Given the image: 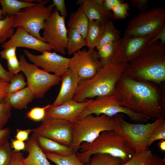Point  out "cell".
I'll return each mask as SVG.
<instances>
[{
  "mask_svg": "<svg viewBox=\"0 0 165 165\" xmlns=\"http://www.w3.org/2000/svg\"><path fill=\"white\" fill-rule=\"evenodd\" d=\"M162 92L151 82L135 80L123 73L116 84L115 95L121 106L154 121L165 118Z\"/></svg>",
  "mask_w": 165,
  "mask_h": 165,
  "instance_id": "1",
  "label": "cell"
},
{
  "mask_svg": "<svg viewBox=\"0 0 165 165\" xmlns=\"http://www.w3.org/2000/svg\"><path fill=\"white\" fill-rule=\"evenodd\" d=\"M123 74L133 79L159 84L165 81V44L157 41L147 44L128 63Z\"/></svg>",
  "mask_w": 165,
  "mask_h": 165,
  "instance_id": "2",
  "label": "cell"
},
{
  "mask_svg": "<svg viewBox=\"0 0 165 165\" xmlns=\"http://www.w3.org/2000/svg\"><path fill=\"white\" fill-rule=\"evenodd\" d=\"M128 63L118 64L112 61L103 66L92 78L80 81L72 100L82 102L87 98L115 94L116 84Z\"/></svg>",
  "mask_w": 165,
  "mask_h": 165,
  "instance_id": "3",
  "label": "cell"
},
{
  "mask_svg": "<svg viewBox=\"0 0 165 165\" xmlns=\"http://www.w3.org/2000/svg\"><path fill=\"white\" fill-rule=\"evenodd\" d=\"M79 151L77 156L84 164L90 162L93 155L103 153L120 158L123 164L130 160L135 152L115 130L103 131L91 142H82Z\"/></svg>",
  "mask_w": 165,
  "mask_h": 165,
  "instance_id": "4",
  "label": "cell"
},
{
  "mask_svg": "<svg viewBox=\"0 0 165 165\" xmlns=\"http://www.w3.org/2000/svg\"><path fill=\"white\" fill-rule=\"evenodd\" d=\"M115 130L113 116L88 115L73 123L72 140L70 147L77 153L82 142H91L102 132Z\"/></svg>",
  "mask_w": 165,
  "mask_h": 165,
  "instance_id": "5",
  "label": "cell"
},
{
  "mask_svg": "<svg viewBox=\"0 0 165 165\" xmlns=\"http://www.w3.org/2000/svg\"><path fill=\"white\" fill-rule=\"evenodd\" d=\"M123 114L113 116L115 130L125 140L127 145L135 152L148 148V139L154 129L165 119H158L152 123H131L126 121Z\"/></svg>",
  "mask_w": 165,
  "mask_h": 165,
  "instance_id": "6",
  "label": "cell"
},
{
  "mask_svg": "<svg viewBox=\"0 0 165 165\" xmlns=\"http://www.w3.org/2000/svg\"><path fill=\"white\" fill-rule=\"evenodd\" d=\"M50 1L40 0L32 6L17 12L13 23L14 28H23L29 33L40 41L45 42L40 34L45 20L51 14L54 6L53 4L46 5Z\"/></svg>",
  "mask_w": 165,
  "mask_h": 165,
  "instance_id": "7",
  "label": "cell"
},
{
  "mask_svg": "<svg viewBox=\"0 0 165 165\" xmlns=\"http://www.w3.org/2000/svg\"><path fill=\"white\" fill-rule=\"evenodd\" d=\"M165 10L155 7L138 13L129 22L124 36L142 37L153 34L165 25Z\"/></svg>",
  "mask_w": 165,
  "mask_h": 165,
  "instance_id": "8",
  "label": "cell"
},
{
  "mask_svg": "<svg viewBox=\"0 0 165 165\" xmlns=\"http://www.w3.org/2000/svg\"><path fill=\"white\" fill-rule=\"evenodd\" d=\"M21 71L27 79V84L34 98H42L51 87L59 84L61 77L40 69L36 65L28 62L25 56H20Z\"/></svg>",
  "mask_w": 165,
  "mask_h": 165,
  "instance_id": "9",
  "label": "cell"
},
{
  "mask_svg": "<svg viewBox=\"0 0 165 165\" xmlns=\"http://www.w3.org/2000/svg\"><path fill=\"white\" fill-rule=\"evenodd\" d=\"M121 113L126 115L131 121L138 123H144L149 120L145 116L121 106L114 94L104 97H97L95 100L92 99L90 103L79 115L77 120L90 115L94 114L98 116L104 114L113 116Z\"/></svg>",
  "mask_w": 165,
  "mask_h": 165,
  "instance_id": "10",
  "label": "cell"
},
{
  "mask_svg": "<svg viewBox=\"0 0 165 165\" xmlns=\"http://www.w3.org/2000/svg\"><path fill=\"white\" fill-rule=\"evenodd\" d=\"M65 19L55 8L45 21L42 29V37L45 42L52 46L55 51L63 55L66 54L68 39Z\"/></svg>",
  "mask_w": 165,
  "mask_h": 165,
  "instance_id": "11",
  "label": "cell"
},
{
  "mask_svg": "<svg viewBox=\"0 0 165 165\" xmlns=\"http://www.w3.org/2000/svg\"><path fill=\"white\" fill-rule=\"evenodd\" d=\"M73 123L60 119L45 117L38 127L31 129L33 134L70 147L72 142Z\"/></svg>",
  "mask_w": 165,
  "mask_h": 165,
  "instance_id": "12",
  "label": "cell"
},
{
  "mask_svg": "<svg viewBox=\"0 0 165 165\" xmlns=\"http://www.w3.org/2000/svg\"><path fill=\"white\" fill-rule=\"evenodd\" d=\"M103 67L95 50H80L70 58L69 69L75 72L80 81L92 78Z\"/></svg>",
  "mask_w": 165,
  "mask_h": 165,
  "instance_id": "13",
  "label": "cell"
},
{
  "mask_svg": "<svg viewBox=\"0 0 165 165\" xmlns=\"http://www.w3.org/2000/svg\"><path fill=\"white\" fill-rule=\"evenodd\" d=\"M159 31L144 36H124L119 38L116 41L115 53L112 61L118 64L128 63L140 54Z\"/></svg>",
  "mask_w": 165,
  "mask_h": 165,
  "instance_id": "14",
  "label": "cell"
},
{
  "mask_svg": "<svg viewBox=\"0 0 165 165\" xmlns=\"http://www.w3.org/2000/svg\"><path fill=\"white\" fill-rule=\"evenodd\" d=\"M23 52L29 61L49 73L52 72L61 77L69 70L70 58L60 55L55 52L44 51L41 54L35 55L26 49Z\"/></svg>",
  "mask_w": 165,
  "mask_h": 165,
  "instance_id": "15",
  "label": "cell"
},
{
  "mask_svg": "<svg viewBox=\"0 0 165 165\" xmlns=\"http://www.w3.org/2000/svg\"><path fill=\"white\" fill-rule=\"evenodd\" d=\"M11 46L32 49L42 53L44 51L52 52L53 49L52 46L32 35L21 27L16 28L10 38L1 45L3 48Z\"/></svg>",
  "mask_w": 165,
  "mask_h": 165,
  "instance_id": "16",
  "label": "cell"
},
{
  "mask_svg": "<svg viewBox=\"0 0 165 165\" xmlns=\"http://www.w3.org/2000/svg\"><path fill=\"white\" fill-rule=\"evenodd\" d=\"M92 100L78 102L72 100L58 106H51L46 109L45 117L63 119L73 123Z\"/></svg>",
  "mask_w": 165,
  "mask_h": 165,
  "instance_id": "17",
  "label": "cell"
},
{
  "mask_svg": "<svg viewBox=\"0 0 165 165\" xmlns=\"http://www.w3.org/2000/svg\"><path fill=\"white\" fill-rule=\"evenodd\" d=\"M79 81L75 72L69 69L61 77V86L59 92L51 106H58L72 100Z\"/></svg>",
  "mask_w": 165,
  "mask_h": 165,
  "instance_id": "18",
  "label": "cell"
},
{
  "mask_svg": "<svg viewBox=\"0 0 165 165\" xmlns=\"http://www.w3.org/2000/svg\"><path fill=\"white\" fill-rule=\"evenodd\" d=\"M25 151L28 154L22 160L24 165H51L32 135L26 143Z\"/></svg>",
  "mask_w": 165,
  "mask_h": 165,
  "instance_id": "19",
  "label": "cell"
},
{
  "mask_svg": "<svg viewBox=\"0 0 165 165\" xmlns=\"http://www.w3.org/2000/svg\"><path fill=\"white\" fill-rule=\"evenodd\" d=\"M80 6L89 20H95L106 23L113 19L111 11L105 10L95 0H84Z\"/></svg>",
  "mask_w": 165,
  "mask_h": 165,
  "instance_id": "20",
  "label": "cell"
},
{
  "mask_svg": "<svg viewBox=\"0 0 165 165\" xmlns=\"http://www.w3.org/2000/svg\"><path fill=\"white\" fill-rule=\"evenodd\" d=\"M32 135L44 152H50L59 156H66L71 154L74 152L70 147L39 135L33 133Z\"/></svg>",
  "mask_w": 165,
  "mask_h": 165,
  "instance_id": "21",
  "label": "cell"
},
{
  "mask_svg": "<svg viewBox=\"0 0 165 165\" xmlns=\"http://www.w3.org/2000/svg\"><path fill=\"white\" fill-rule=\"evenodd\" d=\"M34 98L32 92L28 86L14 93L7 94L5 97L12 108L19 110L27 109L28 104Z\"/></svg>",
  "mask_w": 165,
  "mask_h": 165,
  "instance_id": "22",
  "label": "cell"
},
{
  "mask_svg": "<svg viewBox=\"0 0 165 165\" xmlns=\"http://www.w3.org/2000/svg\"><path fill=\"white\" fill-rule=\"evenodd\" d=\"M89 20L81 6L70 15L68 22V28L78 31L85 39L88 29Z\"/></svg>",
  "mask_w": 165,
  "mask_h": 165,
  "instance_id": "23",
  "label": "cell"
},
{
  "mask_svg": "<svg viewBox=\"0 0 165 165\" xmlns=\"http://www.w3.org/2000/svg\"><path fill=\"white\" fill-rule=\"evenodd\" d=\"M105 22L95 20H89L85 40L89 50H94L103 32Z\"/></svg>",
  "mask_w": 165,
  "mask_h": 165,
  "instance_id": "24",
  "label": "cell"
},
{
  "mask_svg": "<svg viewBox=\"0 0 165 165\" xmlns=\"http://www.w3.org/2000/svg\"><path fill=\"white\" fill-rule=\"evenodd\" d=\"M67 29L66 50L68 54L70 55L80 50L83 47L86 46V43L85 39L78 31L69 28Z\"/></svg>",
  "mask_w": 165,
  "mask_h": 165,
  "instance_id": "25",
  "label": "cell"
},
{
  "mask_svg": "<svg viewBox=\"0 0 165 165\" xmlns=\"http://www.w3.org/2000/svg\"><path fill=\"white\" fill-rule=\"evenodd\" d=\"M35 3L26 2L24 0H0L3 18L8 16L15 15L21 9L33 6Z\"/></svg>",
  "mask_w": 165,
  "mask_h": 165,
  "instance_id": "26",
  "label": "cell"
},
{
  "mask_svg": "<svg viewBox=\"0 0 165 165\" xmlns=\"http://www.w3.org/2000/svg\"><path fill=\"white\" fill-rule=\"evenodd\" d=\"M120 33L114 26L112 20L106 22L96 50L105 44L118 40L120 38Z\"/></svg>",
  "mask_w": 165,
  "mask_h": 165,
  "instance_id": "27",
  "label": "cell"
},
{
  "mask_svg": "<svg viewBox=\"0 0 165 165\" xmlns=\"http://www.w3.org/2000/svg\"><path fill=\"white\" fill-rule=\"evenodd\" d=\"M47 158L57 165H90L89 163L84 164L78 158L75 152L66 156L57 155L53 153L44 152Z\"/></svg>",
  "mask_w": 165,
  "mask_h": 165,
  "instance_id": "28",
  "label": "cell"
},
{
  "mask_svg": "<svg viewBox=\"0 0 165 165\" xmlns=\"http://www.w3.org/2000/svg\"><path fill=\"white\" fill-rule=\"evenodd\" d=\"M15 15L7 16L0 20V44L10 39L14 34L15 31L13 23Z\"/></svg>",
  "mask_w": 165,
  "mask_h": 165,
  "instance_id": "29",
  "label": "cell"
},
{
  "mask_svg": "<svg viewBox=\"0 0 165 165\" xmlns=\"http://www.w3.org/2000/svg\"><path fill=\"white\" fill-rule=\"evenodd\" d=\"M116 47V41L105 44L96 50L98 58L103 66L113 60Z\"/></svg>",
  "mask_w": 165,
  "mask_h": 165,
  "instance_id": "30",
  "label": "cell"
},
{
  "mask_svg": "<svg viewBox=\"0 0 165 165\" xmlns=\"http://www.w3.org/2000/svg\"><path fill=\"white\" fill-rule=\"evenodd\" d=\"M90 165H120L121 160L109 154L97 153L92 156L90 161Z\"/></svg>",
  "mask_w": 165,
  "mask_h": 165,
  "instance_id": "31",
  "label": "cell"
},
{
  "mask_svg": "<svg viewBox=\"0 0 165 165\" xmlns=\"http://www.w3.org/2000/svg\"><path fill=\"white\" fill-rule=\"evenodd\" d=\"M152 154V151L147 148L141 152H135L130 160L120 165H148Z\"/></svg>",
  "mask_w": 165,
  "mask_h": 165,
  "instance_id": "32",
  "label": "cell"
},
{
  "mask_svg": "<svg viewBox=\"0 0 165 165\" xmlns=\"http://www.w3.org/2000/svg\"><path fill=\"white\" fill-rule=\"evenodd\" d=\"M27 84L22 73L14 74L9 83L7 94L14 93L24 88Z\"/></svg>",
  "mask_w": 165,
  "mask_h": 165,
  "instance_id": "33",
  "label": "cell"
},
{
  "mask_svg": "<svg viewBox=\"0 0 165 165\" xmlns=\"http://www.w3.org/2000/svg\"><path fill=\"white\" fill-rule=\"evenodd\" d=\"M12 108L5 97L0 101V130L4 129L10 118Z\"/></svg>",
  "mask_w": 165,
  "mask_h": 165,
  "instance_id": "34",
  "label": "cell"
},
{
  "mask_svg": "<svg viewBox=\"0 0 165 165\" xmlns=\"http://www.w3.org/2000/svg\"><path fill=\"white\" fill-rule=\"evenodd\" d=\"M130 9V5L127 2H123L118 4L111 9L112 12L113 19H126L129 14L128 11Z\"/></svg>",
  "mask_w": 165,
  "mask_h": 165,
  "instance_id": "35",
  "label": "cell"
},
{
  "mask_svg": "<svg viewBox=\"0 0 165 165\" xmlns=\"http://www.w3.org/2000/svg\"><path fill=\"white\" fill-rule=\"evenodd\" d=\"M13 152L9 141L0 145V165H9Z\"/></svg>",
  "mask_w": 165,
  "mask_h": 165,
  "instance_id": "36",
  "label": "cell"
},
{
  "mask_svg": "<svg viewBox=\"0 0 165 165\" xmlns=\"http://www.w3.org/2000/svg\"><path fill=\"white\" fill-rule=\"evenodd\" d=\"M160 140H165V119L152 132L148 139V147L150 146L156 141Z\"/></svg>",
  "mask_w": 165,
  "mask_h": 165,
  "instance_id": "37",
  "label": "cell"
},
{
  "mask_svg": "<svg viewBox=\"0 0 165 165\" xmlns=\"http://www.w3.org/2000/svg\"><path fill=\"white\" fill-rule=\"evenodd\" d=\"M51 106L48 104L42 107H36L31 109L27 113V117L30 119L35 121L42 120L45 116L46 110Z\"/></svg>",
  "mask_w": 165,
  "mask_h": 165,
  "instance_id": "38",
  "label": "cell"
},
{
  "mask_svg": "<svg viewBox=\"0 0 165 165\" xmlns=\"http://www.w3.org/2000/svg\"><path fill=\"white\" fill-rule=\"evenodd\" d=\"M7 67L9 72L16 74L21 71V66L19 61H18L16 55L11 57L7 60Z\"/></svg>",
  "mask_w": 165,
  "mask_h": 165,
  "instance_id": "39",
  "label": "cell"
},
{
  "mask_svg": "<svg viewBox=\"0 0 165 165\" xmlns=\"http://www.w3.org/2000/svg\"><path fill=\"white\" fill-rule=\"evenodd\" d=\"M17 47L11 46L3 48L0 53L1 57L7 60L9 58L16 55V51Z\"/></svg>",
  "mask_w": 165,
  "mask_h": 165,
  "instance_id": "40",
  "label": "cell"
},
{
  "mask_svg": "<svg viewBox=\"0 0 165 165\" xmlns=\"http://www.w3.org/2000/svg\"><path fill=\"white\" fill-rule=\"evenodd\" d=\"M53 4L65 18L67 16V10L64 0H53Z\"/></svg>",
  "mask_w": 165,
  "mask_h": 165,
  "instance_id": "41",
  "label": "cell"
},
{
  "mask_svg": "<svg viewBox=\"0 0 165 165\" xmlns=\"http://www.w3.org/2000/svg\"><path fill=\"white\" fill-rule=\"evenodd\" d=\"M24 158L22 152L13 151L9 165H24L22 162Z\"/></svg>",
  "mask_w": 165,
  "mask_h": 165,
  "instance_id": "42",
  "label": "cell"
},
{
  "mask_svg": "<svg viewBox=\"0 0 165 165\" xmlns=\"http://www.w3.org/2000/svg\"><path fill=\"white\" fill-rule=\"evenodd\" d=\"M10 143L11 148L14 149L13 152H20L21 150L25 151L26 143L24 141L19 140L16 138L12 139Z\"/></svg>",
  "mask_w": 165,
  "mask_h": 165,
  "instance_id": "43",
  "label": "cell"
},
{
  "mask_svg": "<svg viewBox=\"0 0 165 165\" xmlns=\"http://www.w3.org/2000/svg\"><path fill=\"white\" fill-rule=\"evenodd\" d=\"M132 6L139 9L142 12L146 11L148 5L147 0H130Z\"/></svg>",
  "mask_w": 165,
  "mask_h": 165,
  "instance_id": "44",
  "label": "cell"
},
{
  "mask_svg": "<svg viewBox=\"0 0 165 165\" xmlns=\"http://www.w3.org/2000/svg\"><path fill=\"white\" fill-rule=\"evenodd\" d=\"M157 41H160L165 44V25L159 31L156 35L149 41L147 44L150 45Z\"/></svg>",
  "mask_w": 165,
  "mask_h": 165,
  "instance_id": "45",
  "label": "cell"
},
{
  "mask_svg": "<svg viewBox=\"0 0 165 165\" xmlns=\"http://www.w3.org/2000/svg\"><path fill=\"white\" fill-rule=\"evenodd\" d=\"M16 131L17 133L15 136V138L24 141H27L29 138V135L31 132V129H29L22 130L17 129Z\"/></svg>",
  "mask_w": 165,
  "mask_h": 165,
  "instance_id": "46",
  "label": "cell"
},
{
  "mask_svg": "<svg viewBox=\"0 0 165 165\" xmlns=\"http://www.w3.org/2000/svg\"><path fill=\"white\" fill-rule=\"evenodd\" d=\"M9 83L0 77V101L5 98L7 94V89Z\"/></svg>",
  "mask_w": 165,
  "mask_h": 165,
  "instance_id": "47",
  "label": "cell"
},
{
  "mask_svg": "<svg viewBox=\"0 0 165 165\" xmlns=\"http://www.w3.org/2000/svg\"><path fill=\"white\" fill-rule=\"evenodd\" d=\"M123 2V0H104L102 7L105 10L111 11L113 7Z\"/></svg>",
  "mask_w": 165,
  "mask_h": 165,
  "instance_id": "48",
  "label": "cell"
},
{
  "mask_svg": "<svg viewBox=\"0 0 165 165\" xmlns=\"http://www.w3.org/2000/svg\"><path fill=\"white\" fill-rule=\"evenodd\" d=\"M148 165H165V158H162L153 154Z\"/></svg>",
  "mask_w": 165,
  "mask_h": 165,
  "instance_id": "49",
  "label": "cell"
},
{
  "mask_svg": "<svg viewBox=\"0 0 165 165\" xmlns=\"http://www.w3.org/2000/svg\"><path fill=\"white\" fill-rule=\"evenodd\" d=\"M10 133V130L8 127L0 130V145L8 141Z\"/></svg>",
  "mask_w": 165,
  "mask_h": 165,
  "instance_id": "50",
  "label": "cell"
},
{
  "mask_svg": "<svg viewBox=\"0 0 165 165\" xmlns=\"http://www.w3.org/2000/svg\"><path fill=\"white\" fill-rule=\"evenodd\" d=\"M14 74L6 71L0 62V77L9 82Z\"/></svg>",
  "mask_w": 165,
  "mask_h": 165,
  "instance_id": "51",
  "label": "cell"
},
{
  "mask_svg": "<svg viewBox=\"0 0 165 165\" xmlns=\"http://www.w3.org/2000/svg\"><path fill=\"white\" fill-rule=\"evenodd\" d=\"M158 146L160 148L162 151H165V140H162L158 143Z\"/></svg>",
  "mask_w": 165,
  "mask_h": 165,
  "instance_id": "52",
  "label": "cell"
},
{
  "mask_svg": "<svg viewBox=\"0 0 165 165\" xmlns=\"http://www.w3.org/2000/svg\"><path fill=\"white\" fill-rule=\"evenodd\" d=\"M95 1L99 5L102 7L104 0H95Z\"/></svg>",
  "mask_w": 165,
  "mask_h": 165,
  "instance_id": "53",
  "label": "cell"
},
{
  "mask_svg": "<svg viewBox=\"0 0 165 165\" xmlns=\"http://www.w3.org/2000/svg\"><path fill=\"white\" fill-rule=\"evenodd\" d=\"M4 19L2 13V9L0 8V20H3Z\"/></svg>",
  "mask_w": 165,
  "mask_h": 165,
  "instance_id": "54",
  "label": "cell"
}]
</instances>
